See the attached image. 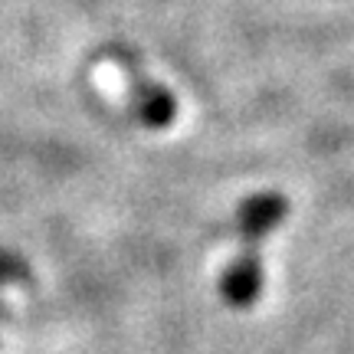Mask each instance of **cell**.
Listing matches in <instances>:
<instances>
[{"instance_id": "6da1fadb", "label": "cell", "mask_w": 354, "mask_h": 354, "mask_svg": "<svg viewBox=\"0 0 354 354\" xmlns=\"http://www.w3.org/2000/svg\"><path fill=\"white\" fill-rule=\"evenodd\" d=\"M286 216V197L282 194H256L240 207V253L230 259L220 276V295L233 308H246L256 302L263 289V259L259 243L269 230L279 227Z\"/></svg>"}, {"instance_id": "7a4b0ae2", "label": "cell", "mask_w": 354, "mask_h": 354, "mask_svg": "<svg viewBox=\"0 0 354 354\" xmlns=\"http://www.w3.org/2000/svg\"><path fill=\"white\" fill-rule=\"evenodd\" d=\"M125 73H128V82H131V105H135L141 122H148L154 128L167 125L174 118V99H171V92L148 82V79H141L138 69H131V66H125Z\"/></svg>"}]
</instances>
